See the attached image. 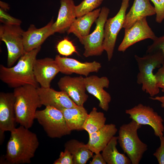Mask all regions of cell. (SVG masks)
<instances>
[{"label":"cell","mask_w":164,"mask_h":164,"mask_svg":"<svg viewBox=\"0 0 164 164\" xmlns=\"http://www.w3.org/2000/svg\"><path fill=\"white\" fill-rule=\"evenodd\" d=\"M10 133L4 162L9 164L30 163L39 144L36 135L22 125Z\"/></svg>","instance_id":"6da1fadb"},{"label":"cell","mask_w":164,"mask_h":164,"mask_svg":"<svg viewBox=\"0 0 164 164\" xmlns=\"http://www.w3.org/2000/svg\"><path fill=\"white\" fill-rule=\"evenodd\" d=\"M41 46L25 53L19 59L16 65L6 67L0 65V79L12 88L27 85L39 87L33 72V66Z\"/></svg>","instance_id":"7a4b0ae2"},{"label":"cell","mask_w":164,"mask_h":164,"mask_svg":"<svg viewBox=\"0 0 164 164\" xmlns=\"http://www.w3.org/2000/svg\"><path fill=\"white\" fill-rule=\"evenodd\" d=\"M16 123L29 129L33 125L36 109L42 105L37 88L27 85L14 89Z\"/></svg>","instance_id":"3957f363"},{"label":"cell","mask_w":164,"mask_h":164,"mask_svg":"<svg viewBox=\"0 0 164 164\" xmlns=\"http://www.w3.org/2000/svg\"><path fill=\"white\" fill-rule=\"evenodd\" d=\"M139 70L137 82L142 85V91L153 97L159 92L156 84L154 70L164 64V59L159 53H146L142 57L135 55Z\"/></svg>","instance_id":"277c9868"},{"label":"cell","mask_w":164,"mask_h":164,"mask_svg":"<svg viewBox=\"0 0 164 164\" xmlns=\"http://www.w3.org/2000/svg\"><path fill=\"white\" fill-rule=\"evenodd\" d=\"M142 125L132 120L121 125L118 131V142L131 164H139L148 149L147 145L140 139L138 134Z\"/></svg>","instance_id":"5b68a950"},{"label":"cell","mask_w":164,"mask_h":164,"mask_svg":"<svg viewBox=\"0 0 164 164\" xmlns=\"http://www.w3.org/2000/svg\"><path fill=\"white\" fill-rule=\"evenodd\" d=\"M35 119L42 126L47 136L52 138H60L70 135L69 128L62 112L51 106H46L41 110H37Z\"/></svg>","instance_id":"8992f818"},{"label":"cell","mask_w":164,"mask_h":164,"mask_svg":"<svg viewBox=\"0 0 164 164\" xmlns=\"http://www.w3.org/2000/svg\"><path fill=\"white\" fill-rule=\"evenodd\" d=\"M24 31L20 25H0V39L5 43L7 48L8 67H12L25 53L23 42Z\"/></svg>","instance_id":"52a82bcc"},{"label":"cell","mask_w":164,"mask_h":164,"mask_svg":"<svg viewBox=\"0 0 164 164\" xmlns=\"http://www.w3.org/2000/svg\"><path fill=\"white\" fill-rule=\"evenodd\" d=\"M110 12L109 9L104 6L101 9L100 15L95 21L96 26L90 34L79 38L84 46L83 55L86 57L101 55L104 51L103 47L104 39V27Z\"/></svg>","instance_id":"ba28073f"},{"label":"cell","mask_w":164,"mask_h":164,"mask_svg":"<svg viewBox=\"0 0 164 164\" xmlns=\"http://www.w3.org/2000/svg\"><path fill=\"white\" fill-rule=\"evenodd\" d=\"M130 0H122L120 9L114 17L107 19L104 27L103 47L109 61L112 58L117 36L123 28Z\"/></svg>","instance_id":"9c48e42d"},{"label":"cell","mask_w":164,"mask_h":164,"mask_svg":"<svg viewBox=\"0 0 164 164\" xmlns=\"http://www.w3.org/2000/svg\"><path fill=\"white\" fill-rule=\"evenodd\" d=\"M125 112L129 115L130 119L138 124L150 126L156 136L159 137L163 135L164 120L150 106L139 104L132 108L126 109Z\"/></svg>","instance_id":"30bf717a"},{"label":"cell","mask_w":164,"mask_h":164,"mask_svg":"<svg viewBox=\"0 0 164 164\" xmlns=\"http://www.w3.org/2000/svg\"><path fill=\"white\" fill-rule=\"evenodd\" d=\"M125 29L123 39L118 48L120 52H124L140 41L148 39L153 40L157 37L148 25L146 17L138 20L131 27Z\"/></svg>","instance_id":"8fae6325"},{"label":"cell","mask_w":164,"mask_h":164,"mask_svg":"<svg viewBox=\"0 0 164 164\" xmlns=\"http://www.w3.org/2000/svg\"><path fill=\"white\" fill-rule=\"evenodd\" d=\"M15 99L13 93H0V142L2 143L5 132H11L16 128Z\"/></svg>","instance_id":"7c38bea8"},{"label":"cell","mask_w":164,"mask_h":164,"mask_svg":"<svg viewBox=\"0 0 164 164\" xmlns=\"http://www.w3.org/2000/svg\"><path fill=\"white\" fill-rule=\"evenodd\" d=\"M57 84L60 90L65 92L77 105L84 106L88 98L84 77L65 76L60 79Z\"/></svg>","instance_id":"4fadbf2b"},{"label":"cell","mask_w":164,"mask_h":164,"mask_svg":"<svg viewBox=\"0 0 164 164\" xmlns=\"http://www.w3.org/2000/svg\"><path fill=\"white\" fill-rule=\"evenodd\" d=\"M60 72L65 74L76 73L86 77L91 73L97 72L101 67L100 63L96 61L82 63L71 58L62 57L59 55L55 56Z\"/></svg>","instance_id":"5bb4252c"},{"label":"cell","mask_w":164,"mask_h":164,"mask_svg":"<svg viewBox=\"0 0 164 164\" xmlns=\"http://www.w3.org/2000/svg\"><path fill=\"white\" fill-rule=\"evenodd\" d=\"M84 82L86 90L99 101V107L107 111L111 99L110 94L104 90L109 87L110 81L108 77L92 75L84 77Z\"/></svg>","instance_id":"9a60e30c"},{"label":"cell","mask_w":164,"mask_h":164,"mask_svg":"<svg viewBox=\"0 0 164 164\" xmlns=\"http://www.w3.org/2000/svg\"><path fill=\"white\" fill-rule=\"evenodd\" d=\"M33 72L37 82L41 87H50L52 80L60 72L59 67L53 58L46 57L36 59L33 66Z\"/></svg>","instance_id":"2e32d148"},{"label":"cell","mask_w":164,"mask_h":164,"mask_svg":"<svg viewBox=\"0 0 164 164\" xmlns=\"http://www.w3.org/2000/svg\"><path fill=\"white\" fill-rule=\"evenodd\" d=\"M37 89L41 104L45 107H53L61 110L78 106L63 91H56L50 87H39Z\"/></svg>","instance_id":"e0dca14e"},{"label":"cell","mask_w":164,"mask_h":164,"mask_svg":"<svg viewBox=\"0 0 164 164\" xmlns=\"http://www.w3.org/2000/svg\"><path fill=\"white\" fill-rule=\"evenodd\" d=\"M53 19L45 26L37 28L31 25L23 33V42L25 53L30 51L40 46L45 40L54 33L52 29Z\"/></svg>","instance_id":"ac0fdd59"},{"label":"cell","mask_w":164,"mask_h":164,"mask_svg":"<svg viewBox=\"0 0 164 164\" xmlns=\"http://www.w3.org/2000/svg\"><path fill=\"white\" fill-rule=\"evenodd\" d=\"M117 131L118 129L114 124H105L99 130L89 135V140L85 144L86 147L95 154L100 152Z\"/></svg>","instance_id":"d6986e66"},{"label":"cell","mask_w":164,"mask_h":164,"mask_svg":"<svg viewBox=\"0 0 164 164\" xmlns=\"http://www.w3.org/2000/svg\"><path fill=\"white\" fill-rule=\"evenodd\" d=\"M60 4L57 19L52 25L54 33L67 31L76 18L73 0H60Z\"/></svg>","instance_id":"ffe728a7"},{"label":"cell","mask_w":164,"mask_h":164,"mask_svg":"<svg viewBox=\"0 0 164 164\" xmlns=\"http://www.w3.org/2000/svg\"><path fill=\"white\" fill-rule=\"evenodd\" d=\"M155 14L154 7L150 4L149 0H134L126 15L123 28H128L138 20Z\"/></svg>","instance_id":"44dd1931"},{"label":"cell","mask_w":164,"mask_h":164,"mask_svg":"<svg viewBox=\"0 0 164 164\" xmlns=\"http://www.w3.org/2000/svg\"><path fill=\"white\" fill-rule=\"evenodd\" d=\"M101 9H95L77 17L67 31V33H73L78 38L88 35L92 24L100 15Z\"/></svg>","instance_id":"7402d4cb"},{"label":"cell","mask_w":164,"mask_h":164,"mask_svg":"<svg viewBox=\"0 0 164 164\" xmlns=\"http://www.w3.org/2000/svg\"><path fill=\"white\" fill-rule=\"evenodd\" d=\"M62 113L67 125L71 131L83 130V126L88 114L84 106L64 109Z\"/></svg>","instance_id":"603a6c76"},{"label":"cell","mask_w":164,"mask_h":164,"mask_svg":"<svg viewBox=\"0 0 164 164\" xmlns=\"http://www.w3.org/2000/svg\"><path fill=\"white\" fill-rule=\"evenodd\" d=\"M73 157L74 164H85L93 156V152L87 149L85 144L72 139L67 141L64 145Z\"/></svg>","instance_id":"cb8c5ba5"},{"label":"cell","mask_w":164,"mask_h":164,"mask_svg":"<svg viewBox=\"0 0 164 164\" xmlns=\"http://www.w3.org/2000/svg\"><path fill=\"white\" fill-rule=\"evenodd\" d=\"M118 137L113 136L102 150V154L108 164H131L127 156L119 152L117 148Z\"/></svg>","instance_id":"d4e9b609"},{"label":"cell","mask_w":164,"mask_h":164,"mask_svg":"<svg viewBox=\"0 0 164 164\" xmlns=\"http://www.w3.org/2000/svg\"><path fill=\"white\" fill-rule=\"evenodd\" d=\"M106 118L103 112H98L94 107L85 120L83 128L89 135L97 131L105 125Z\"/></svg>","instance_id":"484cf974"},{"label":"cell","mask_w":164,"mask_h":164,"mask_svg":"<svg viewBox=\"0 0 164 164\" xmlns=\"http://www.w3.org/2000/svg\"><path fill=\"white\" fill-rule=\"evenodd\" d=\"M104 0H84L75 5V14L76 18L82 16L97 8Z\"/></svg>","instance_id":"4316f807"},{"label":"cell","mask_w":164,"mask_h":164,"mask_svg":"<svg viewBox=\"0 0 164 164\" xmlns=\"http://www.w3.org/2000/svg\"><path fill=\"white\" fill-rule=\"evenodd\" d=\"M56 49L60 54L66 56H70L77 52L75 46L67 38L60 41L56 46Z\"/></svg>","instance_id":"83f0119b"},{"label":"cell","mask_w":164,"mask_h":164,"mask_svg":"<svg viewBox=\"0 0 164 164\" xmlns=\"http://www.w3.org/2000/svg\"><path fill=\"white\" fill-rule=\"evenodd\" d=\"M155 52L160 53L164 59V35L153 40L152 44L148 46L146 53Z\"/></svg>","instance_id":"f1b7e54d"},{"label":"cell","mask_w":164,"mask_h":164,"mask_svg":"<svg viewBox=\"0 0 164 164\" xmlns=\"http://www.w3.org/2000/svg\"><path fill=\"white\" fill-rule=\"evenodd\" d=\"M154 4L156 22L161 23L164 19V0H149Z\"/></svg>","instance_id":"f546056e"},{"label":"cell","mask_w":164,"mask_h":164,"mask_svg":"<svg viewBox=\"0 0 164 164\" xmlns=\"http://www.w3.org/2000/svg\"><path fill=\"white\" fill-rule=\"evenodd\" d=\"M0 21L3 24L8 25H20L22 22L11 16L7 12L0 9Z\"/></svg>","instance_id":"4dcf8cb0"},{"label":"cell","mask_w":164,"mask_h":164,"mask_svg":"<svg viewBox=\"0 0 164 164\" xmlns=\"http://www.w3.org/2000/svg\"><path fill=\"white\" fill-rule=\"evenodd\" d=\"M53 164H74L73 157L71 153L65 149L60 152L59 158L53 163Z\"/></svg>","instance_id":"1f68e13d"},{"label":"cell","mask_w":164,"mask_h":164,"mask_svg":"<svg viewBox=\"0 0 164 164\" xmlns=\"http://www.w3.org/2000/svg\"><path fill=\"white\" fill-rule=\"evenodd\" d=\"M160 145L153 154L159 164H164V135L159 137Z\"/></svg>","instance_id":"d6a6232c"},{"label":"cell","mask_w":164,"mask_h":164,"mask_svg":"<svg viewBox=\"0 0 164 164\" xmlns=\"http://www.w3.org/2000/svg\"><path fill=\"white\" fill-rule=\"evenodd\" d=\"M155 75L158 87L164 90V64L159 68Z\"/></svg>","instance_id":"836d02e7"},{"label":"cell","mask_w":164,"mask_h":164,"mask_svg":"<svg viewBox=\"0 0 164 164\" xmlns=\"http://www.w3.org/2000/svg\"><path fill=\"white\" fill-rule=\"evenodd\" d=\"M92 161L90 164H106V162L102 154L98 152L95 154L92 157Z\"/></svg>","instance_id":"e575fe53"},{"label":"cell","mask_w":164,"mask_h":164,"mask_svg":"<svg viewBox=\"0 0 164 164\" xmlns=\"http://www.w3.org/2000/svg\"><path fill=\"white\" fill-rule=\"evenodd\" d=\"M162 91L164 93V90ZM149 98L152 100L158 101L160 102L161 107L164 109V94L162 96L150 97Z\"/></svg>","instance_id":"d590c367"},{"label":"cell","mask_w":164,"mask_h":164,"mask_svg":"<svg viewBox=\"0 0 164 164\" xmlns=\"http://www.w3.org/2000/svg\"><path fill=\"white\" fill-rule=\"evenodd\" d=\"M0 9L7 12L10 8L9 4L2 1L0 2Z\"/></svg>","instance_id":"8d00e7d4"}]
</instances>
